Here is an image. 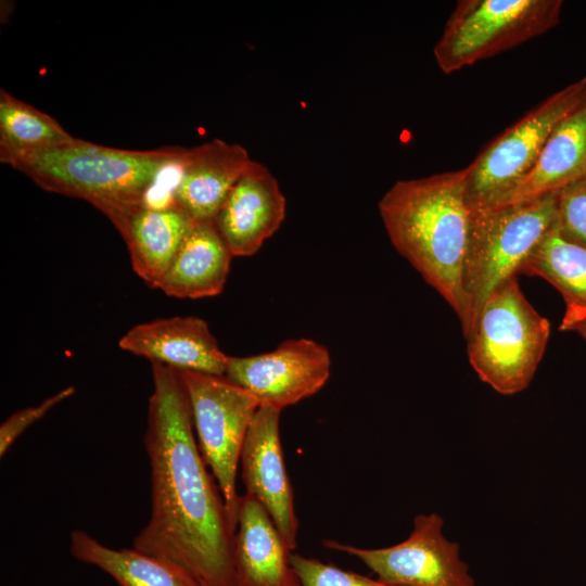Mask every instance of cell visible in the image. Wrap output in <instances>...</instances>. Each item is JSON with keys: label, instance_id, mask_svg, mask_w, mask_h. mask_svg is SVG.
<instances>
[{"label": "cell", "instance_id": "8992f818", "mask_svg": "<svg viewBox=\"0 0 586 586\" xmlns=\"http://www.w3.org/2000/svg\"><path fill=\"white\" fill-rule=\"evenodd\" d=\"M561 0H460L433 48L438 68L453 74L512 49L558 25Z\"/></svg>", "mask_w": 586, "mask_h": 586}, {"label": "cell", "instance_id": "6da1fadb", "mask_svg": "<svg viewBox=\"0 0 586 586\" xmlns=\"http://www.w3.org/2000/svg\"><path fill=\"white\" fill-rule=\"evenodd\" d=\"M145 450L151 514L132 547L186 571L204 586H234V530L217 482L195 441L189 398L178 371L151 362Z\"/></svg>", "mask_w": 586, "mask_h": 586}, {"label": "cell", "instance_id": "ac0fdd59", "mask_svg": "<svg viewBox=\"0 0 586 586\" xmlns=\"http://www.w3.org/2000/svg\"><path fill=\"white\" fill-rule=\"evenodd\" d=\"M232 257L215 221L195 222L157 289L179 298L215 296L224 290Z\"/></svg>", "mask_w": 586, "mask_h": 586}, {"label": "cell", "instance_id": "44dd1931", "mask_svg": "<svg viewBox=\"0 0 586 586\" xmlns=\"http://www.w3.org/2000/svg\"><path fill=\"white\" fill-rule=\"evenodd\" d=\"M519 273L545 279L561 293L565 309L586 314V247L563 239L557 225L526 258Z\"/></svg>", "mask_w": 586, "mask_h": 586}, {"label": "cell", "instance_id": "277c9868", "mask_svg": "<svg viewBox=\"0 0 586 586\" xmlns=\"http://www.w3.org/2000/svg\"><path fill=\"white\" fill-rule=\"evenodd\" d=\"M550 323L522 293L517 277L487 298L467 336L479 378L502 395L524 391L545 354Z\"/></svg>", "mask_w": 586, "mask_h": 586}, {"label": "cell", "instance_id": "e0dca14e", "mask_svg": "<svg viewBox=\"0 0 586 586\" xmlns=\"http://www.w3.org/2000/svg\"><path fill=\"white\" fill-rule=\"evenodd\" d=\"M585 175L586 102L558 124L530 171L489 208L537 200Z\"/></svg>", "mask_w": 586, "mask_h": 586}, {"label": "cell", "instance_id": "d4e9b609", "mask_svg": "<svg viewBox=\"0 0 586 586\" xmlns=\"http://www.w3.org/2000/svg\"><path fill=\"white\" fill-rule=\"evenodd\" d=\"M559 330L575 332L586 341V314L565 309Z\"/></svg>", "mask_w": 586, "mask_h": 586}, {"label": "cell", "instance_id": "9a60e30c", "mask_svg": "<svg viewBox=\"0 0 586 586\" xmlns=\"http://www.w3.org/2000/svg\"><path fill=\"white\" fill-rule=\"evenodd\" d=\"M251 161L242 145L220 139L187 149L171 199L194 222L215 221Z\"/></svg>", "mask_w": 586, "mask_h": 586}, {"label": "cell", "instance_id": "8fae6325", "mask_svg": "<svg viewBox=\"0 0 586 586\" xmlns=\"http://www.w3.org/2000/svg\"><path fill=\"white\" fill-rule=\"evenodd\" d=\"M281 410L259 406L244 441L240 464L246 493L267 510L291 551L297 546L298 520L280 441Z\"/></svg>", "mask_w": 586, "mask_h": 586}, {"label": "cell", "instance_id": "3957f363", "mask_svg": "<svg viewBox=\"0 0 586 586\" xmlns=\"http://www.w3.org/2000/svg\"><path fill=\"white\" fill-rule=\"evenodd\" d=\"M184 154L182 148L128 150L76 138L20 157L10 166L47 191L89 202L115 226L150 203L161 175L179 165Z\"/></svg>", "mask_w": 586, "mask_h": 586}, {"label": "cell", "instance_id": "7c38bea8", "mask_svg": "<svg viewBox=\"0 0 586 586\" xmlns=\"http://www.w3.org/2000/svg\"><path fill=\"white\" fill-rule=\"evenodd\" d=\"M285 198L277 179L259 162L251 161L215 218L232 256H251L280 227Z\"/></svg>", "mask_w": 586, "mask_h": 586}, {"label": "cell", "instance_id": "5bb4252c", "mask_svg": "<svg viewBox=\"0 0 586 586\" xmlns=\"http://www.w3.org/2000/svg\"><path fill=\"white\" fill-rule=\"evenodd\" d=\"M291 551L264 506L240 497L232 542L234 586H301Z\"/></svg>", "mask_w": 586, "mask_h": 586}, {"label": "cell", "instance_id": "603a6c76", "mask_svg": "<svg viewBox=\"0 0 586 586\" xmlns=\"http://www.w3.org/2000/svg\"><path fill=\"white\" fill-rule=\"evenodd\" d=\"M291 562L301 586H393L295 552Z\"/></svg>", "mask_w": 586, "mask_h": 586}, {"label": "cell", "instance_id": "9c48e42d", "mask_svg": "<svg viewBox=\"0 0 586 586\" xmlns=\"http://www.w3.org/2000/svg\"><path fill=\"white\" fill-rule=\"evenodd\" d=\"M328 549L359 559L377 577L393 586H476L459 544L444 534L436 512L415 517L408 537L383 548H359L323 539Z\"/></svg>", "mask_w": 586, "mask_h": 586}, {"label": "cell", "instance_id": "52a82bcc", "mask_svg": "<svg viewBox=\"0 0 586 586\" xmlns=\"http://www.w3.org/2000/svg\"><path fill=\"white\" fill-rule=\"evenodd\" d=\"M585 102L583 77L549 95L489 142L466 167L470 211L489 208L507 194L533 167L558 124Z\"/></svg>", "mask_w": 586, "mask_h": 586}, {"label": "cell", "instance_id": "d6986e66", "mask_svg": "<svg viewBox=\"0 0 586 586\" xmlns=\"http://www.w3.org/2000/svg\"><path fill=\"white\" fill-rule=\"evenodd\" d=\"M72 556L110 575L117 586H204L195 577L133 547L114 549L82 530L71 533Z\"/></svg>", "mask_w": 586, "mask_h": 586}, {"label": "cell", "instance_id": "30bf717a", "mask_svg": "<svg viewBox=\"0 0 586 586\" xmlns=\"http://www.w3.org/2000/svg\"><path fill=\"white\" fill-rule=\"evenodd\" d=\"M330 367L328 348L302 337L286 340L268 353L229 356L225 377L251 393L259 406L282 410L319 392Z\"/></svg>", "mask_w": 586, "mask_h": 586}, {"label": "cell", "instance_id": "5b68a950", "mask_svg": "<svg viewBox=\"0 0 586 586\" xmlns=\"http://www.w3.org/2000/svg\"><path fill=\"white\" fill-rule=\"evenodd\" d=\"M557 225V192L506 207L471 212L463 270L467 337L487 298L519 271Z\"/></svg>", "mask_w": 586, "mask_h": 586}, {"label": "cell", "instance_id": "7402d4cb", "mask_svg": "<svg viewBox=\"0 0 586 586\" xmlns=\"http://www.w3.org/2000/svg\"><path fill=\"white\" fill-rule=\"evenodd\" d=\"M557 230L566 241L586 247V175L557 192Z\"/></svg>", "mask_w": 586, "mask_h": 586}, {"label": "cell", "instance_id": "4fadbf2b", "mask_svg": "<svg viewBox=\"0 0 586 586\" xmlns=\"http://www.w3.org/2000/svg\"><path fill=\"white\" fill-rule=\"evenodd\" d=\"M128 353L177 370L225 377L228 358L205 320L171 317L137 324L118 341Z\"/></svg>", "mask_w": 586, "mask_h": 586}, {"label": "cell", "instance_id": "cb8c5ba5", "mask_svg": "<svg viewBox=\"0 0 586 586\" xmlns=\"http://www.w3.org/2000/svg\"><path fill=\"white\" fill-rule=\"evenodd\" d=\"M75 386H66L37 406L27 407L12 413L0 425V456L3 457L16 438L31 424L41 419L54 406L73 396Z\"/></svg>", "mask_w": 586, "mask_h": 586}, {"label": "cell", "instance_id": "7a4b0ae2", "mask_svg": "<svg viewBox=\"0 0 586 586\" xmlns=\"http://www.w3.org/2000/svg\"><path fill=\"white\" fill-rule=\"evenodd\" d=\"M378 208L395 250L447 302L463 329L462 280L471 225L467 168L398 180Z\"/></svg>", "mask_w": 586, "mask_h": 586}, {"label": "cell", "instance_id": "2e32d148", "mask_svg": "<svg viewBox=\"0 0 586 586\" xmlns=\"http://www.w3.org/2000/svg\"><path fill=\"white\" fill-rule=\"evenodd\" d=\"M195 222L174 201L163 205L144 204L128 213L116 225L133 271L157 289L182 242Z\"/></svg>", "mask_w": 586, "mask_h": 586}, {"label": "cell", "instance_id": "ffe728a7", "mask_svg": "<svg viewBox=\"0 0 586 586\" xmlns=\"http://www.w3.org/2000/svg\"><path fill=\"white\" fill-rule=\"evenodd\" d=\"M49 114L0 89V162L13 161L75 140Z\"/></svg>", "mask_w": 586, "mask_h": 586}, {"label": "cell", "instance_id": "ba28073f", "mask_svg": "<svg viewBox=\"0 0 586 586\" xmlns=\"http://www.w3.org/2000/svg\"><path fill=\"white\" fill-rule=\"evenodd\" d=\"M177 370V369H176ZM187 392L200 451L222 495L235 531L237 473L257 399L226 377L177 370Z\"/></svg>", "mask_w": 586, "mask_h": 586}]
</instances>
